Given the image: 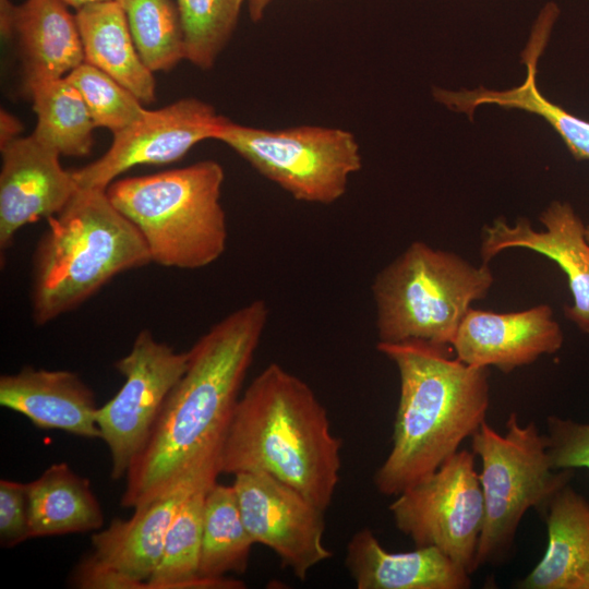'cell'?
<instances>
[{"label":"cell","mask_w":589,"mask_h":589,"mask_svg":"<svg viewBox=\"0 0 589 589\" xmlns=\"http://www.w3.org/2000/svg\"><path fill=\"white\" fill-rule=\"evenodd\" d=\"M268 314L265 301L249 302L188 350L187 369L124 477L122 507L144 506L190 481L217 480L229 424Z\"/></svg>","instance_id":"6da1fadb"},{"label":"cell","mask_w":589,"mask_h":589,"mask_svg":"<svg viewBox=\"0 0 589 589\" xmlns=\"http://www.w3.org/2000/svg\"><path fill=\"white\" fill-rule=\"evenodd\" d=\"M376 348L398 371L399 399L392 447L374 485L396 496L435 471L486 421L490 371L424 341L377 342Z\"/></svg>","instance_id":"7a4b0ae2"},{"label":"cell","mask_w":589,"mask_h":589,"mask_svg":"<svg viewBox=\"0 0 589 589\" xmlns=\"http://www.w3.org/2000/svg\"><path fill=\"white\" fill-rule=\"evenodd\" d=\"M341 441L313 389L278 363L257 374L237 402L220 473L263 472L322 510L340 479Z\"/></svg>","instance_id":"3957f363"},{"label":"cell","mask_w":589,"mask_h":589,"mask_svg":"<svg viewBox=\"0 0 589 589\" xmlns=\"http://www.w3.org/2000/svg\"><path fill=\"white\" fill-rule=\"evenodd\" d=\"M47 221L32 264L31 306L37 325L76 309L116 275L152 262L141 233L106 190L79 188Z\"/></svg>","instance_id":"277c9868"},{"label":"cell","mask_w":589,"mask_h":589,"mask_svg":"<svg viewBox=\"0 0 589 589\" xmlns=\"http://www.w3.org/2000/svg\"><path fill=\"white\" fill-rule=\"evenodd\" d=\"M225 179L215 160L115 180L106 193L139 230L152 262L181 269L205 267L227 244L220 203Z\"/></svg>","instance_id":"5b68a950"},{"label":"cell","mask_w":589,"mask_h":589,"mask_svg":"<svg viewBox=\"0 0 589 589\" xmlns=\"http://www.w3.org/2000/svg\"><path fill=\"white\" fill-rule=\"evenodd\" d=\"M494 281L483 263L414 241L372 284L377 342L419 340L450 347L471 304Z\"/></svg>","instance_id":"8992f818"},{"label":"cell","mask_w":589,"mask_h":589,"mask_svg":"<svg viewBox=\"0 0 589 589\" xmlns=\"http://www.w3.org/2000/svg\"><path fill=\"white\" fill-rule=\"evenodd\" d=\"M505 428V433H500L485 421L471 436V450L481 462L484 501L477 568L503 563L514 548L525 514L531 508L541 512L574 477L572 469L553 468L546 435L533 421L522 425L512 412Z\"/></svg>","instance_id":"52a82bcc"},{"label":"cell","mask_w":589,"mask_h":589,"mask_svg":"<svg viewBox=\"0 0 589 589\" xmlns=\"http://www.w3.org/2000/svg\"><path fill=\"white\" fill-rule=\"evenodd\" d=\"M259 173L293 199L332 204L362 166L356 136L344 129L297 125L269 130L228 120L217 135Z\"/></svg>","instance_id":"ba28073f"},{"label":"cell","mask_w":589,"mask_h":589,"mask_svg":"<svg viewBox=\"0 0 589 589\" xmlns=\"http://www.w3.org/2000/svg\"><path fill=\"white\" fill-rule=\"evenodd\" d=\"M389 512L414 546H434L468 573L477 570L484 501L472 450L459 449L395 496Z\"/></svg>","instance_id":"9c48e42d"},{"label":"cell","mask_w":589,"mask_h":589,"mask_svg":"<svg viewBox=\"0 0 589 589\" xmlns=\"http://www.w3.org/2000/svg\"><path fill=\"white\" fill-rule=\"evenodd\" d=\"M187 364L188 351H176L146 328L139 332L130 351L115 363L124 377L123 385L96 413L100 438L110 454L113 480L125 477L144 448Z\"/></svg>","instance_id":"30bf717a"},{"label":"cell","mask_w":589,"mask_h":589,"mask_svg":"<svg viewBox=\"0 0 589 589\" xmlns=\"http://www.w3.org/2000/svg\"><path fill=\"white\" fill-rule=\"evenodd\" d=\"M241 516L254 543L269 548L303 581L332 557L324 545V510L293 488L263 472L233 476Z\"/></svg>","instance_id":"8fae6325"},{"label":"cell","mask_w":589,"mask_h":589,"mask_svg":"<svg viewBox=\"0 0 589 589\" xmlns=\"http://www.w3.org/2000/svg\"><path fill=\"white\" fill-rule=\"evenodd\" d=\"M197 98H183L145 115L113 134L109 149L97 160L73 170L81 189H101L140 165H164L181 159L194 145L217 139L228 121Z\"/></svg>","instance_id":"7c38bea8"},{"label":"cell","mask_w":589,"mask_h":589,"mask_svg":"<svg viewBox=\"0 0 589 589\" xmlns=\"http://www.w3.org/2000/svg\"><path fill=\"white\" fill-rule=\"evenodd\" d=\"M0 249L13 243L19 230L60 213L79 187L60 154L34 134L1 145Z\"/></svg>","instance_id":"4fadbf2b"},{"label":"cell","mask_w":589,"mask_h":589,"mask_svg":"<svg viewBox=\"0 0 589 589\" xmlns=\"http://www.w3.org/2000/svg\"><path fill=\"white\" fill-rule=\"evenodd\" d=\"M543 230H536L526 218L514 225L495 219L482 232L480 254L488 263L502 251L525 248L555 262L565 273L573 303L565 316L589 336V242L586 225L569 203L555 201L540 215Z\"/></svg>","instance_id":"5bb4252c"},{"label":"cell","mask_w":589,"mask_h":589,"mask_svg":"<svg viewBox=\"0 0 589 589\" xmlns=\"http://www.w3.org/2000/svg\"><path fill=\"white\" fill-rule=\"evenodd\" d=\"M563 342V330L552 308L539 304L507 313L471 308L450 347L467 364L510 373L543 354L555 353Z\"/></svg>","instance_id":"9a60e30c"},{"label":"cell","mask_w":589,"mask_h":589,"mask_svg":"<svg viewBox=\"0 0 589 589\" xmlns=\"http://www.w3.org/2000/svg\"><path fill=\"white\" fill-rule=\"evenodd\" d=\"M1 33L16 37L28 93L65 77L84 62L75 14L60 0L0 1Z\"/></svg>","instance_id":"2e32d148"},{"label":"cell","mask_w":589,"mask_h":589,"mask_svg":"<svg viewBox=\"0 0 589 589\" xmlns=\"http://www.w3.org/2000/svg\"><path fill=\"white\" fill-rule=\"evenodd\" d=\"M0 405L43 430L100 438L94 392L74 372L26 365L0 376Z\"/></svg>","instance_id":"e0dca14e"},{"label":"cell","mask_w":589,"mask_h":589,"mask_svg":"<svg viewBox=\"0 0 589 589\" xmlns=\"http://www.w3.org/2000/svg\"><path fill=\"white\" fill-rule=\"evenodd\" d=\"M560 14L558 7L546 3L541 10L522 51L521 61L527 75L522 84L506 91L483 87L473 91L450 92L436 88L434 98L448 109L465 112L470 118L481 105H496L506 109H520L542 117L563 139L577 160L589 159V121L576 117L548 100L537 85V64Z\"/></svg>","instance_id":"ac0fdd59"},{"label":"cell","mask_w":589,"mask_h":589,"mask_svg":"<svg viewBox=\"0 0 589 589\" xmlns=\"http://www.w3.org/2000/svg\"><path fill=\"white\" fill-rule=\"evenodd\" d=\"M215 482L190 481L133 509L130 518L113 519L107 528L93 532L91 554L106 567L133 581L139 589H146L161 558L168 529L181 504L196 490L208 488Z\"/></svg>","instance_id":"d6986e66"},{"label":"cell","mask_w":589,"mask_h":589,"mask_svg":"<svg viewBox=\"0 0 589 589\" xmlns=\"http://www.w3.org/2000/svg\"><path fill=\"white\" fill-rule=\"evenodd\" d=\"M345 565L358 589H467L471 574L434 546L386 550L372 530L350 538Z\"/></svg>","instance_id":"ffe728a7"},{"label":"cell","mask_w":589,"mask_h":589,"mask_svg":"<svg viewBox=\"0 0 589 589\" xmlns=\"http://www.w3.org/2000/svg\"><path fill=\"white\" fill-rule=\"evenodd\" d=\"M540 513L546 526L545 551L516 587L589 589V502L568 483Z\"/></svg>","instance_id":"44dd1931"},{"label":"cell","mask_w":589,"mask_h":589,"mask_svg":"<svg viewBox=\"0 0 589 589\" xmlns=\"http://www.w3.org/2000/svg\"><path fill=\"white\" fill-rule=\"evenodd\" d=\"M84 62L101 70L142 103L155 100V79L135 47L125 13L117 0H103L76 10Z\"/></svg>","instance_id":"7402d4cb"},{"label":"cell","mask_w":589,"mask_h":589,"mask_svg":"<svg viewBox=\"0 0 589 589\" xmlns=\"http://www.w3.org/2000/svg\"><path fill=\"white\" fill-rule=\"evenodd\" d=\"M31 538L95 532L101 506L87 478L67 462L52 464L27 483Z\"/></svg>","instance_id":"603a6c76"},{"label":"cell","mask_w":589,"mask_h":589,"mask_svg":"<svg viewBox=\"0 0 589 589\" xmlns=\"http://www.w3.org/2000/svg\"><path fill=\"white\" fill-rule=\"evenodd\" d=\"M209 488V486H208ZM208 488L196 490L181 504L168 529L161 558L147 581L149 589H239L244 582L205 579L199 574L204 498Z\"/></svg>","instance_id":"cb8c5ba5"},{"label":"cell","mask_w":589,"mask_h":589,"mask_svg":"<svg viewBox=\"0 0 589 589\" xmlns=\"http://www.w3.org/2000/svg\"><path fill=\"white\" fill-rule=\"evenodd\" d=\"M253 544L233 485L215 482L204 498L200 576L219 580L229 573L243 574Z\"/></svg>","instance_id":"d4e9b609"},{"label":"cell","mask_w":589,"mask_h":589,"mask_svg":"<svg viewBox=\"0 0 589 589\" xmlns=\"http://www.w3.org/2000/svg\"><path fill=\"white\" fill-rule=\"evenodd\" d=\"M37 116L33 134L60 155L86 156L96 128L80 92L65 79L28 92Z\"/></svg>","instance_id":"484cf974"},{"label":"cell","mask_w":589,"mask_h":589,"mask_svg":"<svg viewBox=\"0 0 589 589\" xmlns=\"http://www.w3.org/2000/svg\"><path fill=\"white\" fill-rule=\"evenodd\" d=\"M145 65L152 71H169L185 59L183 29L172 0H117Z\"/></svg>","instance_id":"4316f807"},{"label":"cell","mask_w":589,"mask_h":589,"mask_svg":"<svg viewBox=\"0 0 589 589\" xmlns=\"http://www.w3.org/2000/svg\"><path fill=\"white\" fill-rule=\"evenodd\" d=\"M244 0H176L185 59L202 70L213 68L237 26Z\"/></svg>","instance_id":"83f0119b"},{"label":"cell","mask_w":589,"mask_h":589,"mask_svg":"<svg viewBox=\"0 0 589 589\" xmlns=\"http://www.w3.org/2000/svg\"><path fill=\"white\" fill-rule=\"evenodd\" d=\"M65 79L82 95L96 128L113 134L124 130L146 112L142 101L96 67L83 62Z\"/></svg>","instance_id":"f1b7e54d"},{"label":"cell","mask_w":589,"mask_h":589,"mask_svg":"<svg viewBox=\"0 0 589 589\" xmlns=\"http://www.w3.org/2000/svg\"><path fill=\"white\" fill-rule=\"evenodd\" d=\"M545 424L548 452L553 468L589 469V423L550 416Z\"/></svg>","instance_id":"f546056e"},{"label":"cell","mask_w":589,"mask_h":589,"mask_svg":"<svg viewBox=\"0 0 589 589\" xmlns=\"http://www.w3.org/2000/svg\"><path fill=\"white\" fill-rule=\"evenodd\" d=\"M31 539L27 483L0 480V544L14 548Z\"/></svg>","instance_id":"4dcf8cb0"},{"label":"cell","mask_w":589,"mask_h":589,"mask_svg":"<svg viewBox=\"0 0 589 589\" xmlns=\"http://www.w3.org/2000/svg\"><path fill=\"white\" fill-rule=\"evenodd\" d=\"M22 125L16 118L8 113L7 111H1V145L19 137Z\"/></svg>","instance_id":"1f68e13d"},{"label":"cell","mask_w":589,"mask_h":589,"mask_svg":"<svg viewBox=\"0 0 589 589\" xmlns=\"http://www.w3.org/2000/svg\"><path fill=\"white\" fill-rule=\"evenodd\" d=\"M248 3L252 21L257 22L262 19L265 9L272 0H244Z\"/></svg>","instance_id":"d6a6232c"},{"label":"cell","mask_w":589,"mask_h":589,"mask_svg":"<svg viewBox=\"0 0 589 589\" xmlns=\"http://www.w3.org/2000/svg\"><path fill=\"white\" fill-rule=\"evenodd\" d=\"M60 1L65 3L68 7H73V8H75L77 10L81 7L85 5V4H88V3H92V2H97V1H103V0H60Z\"/></svg>","instance_id":"836d02e7"},{"label":"cell","mask_w":589,"mask_h":589,"mask_svg":"<svg viewBox=\"0 0 589 589\" xmlns=\"http://www.w3.org/2000/svg\"><path fill=\"white\" fill-rule=\"evenodd\" d=\"M586 239L589 242V225H586Z\"/></svg>","instance_id":"e575fe53"}]
</instances>
